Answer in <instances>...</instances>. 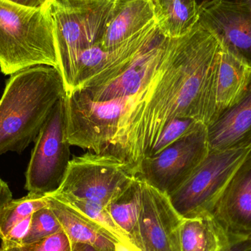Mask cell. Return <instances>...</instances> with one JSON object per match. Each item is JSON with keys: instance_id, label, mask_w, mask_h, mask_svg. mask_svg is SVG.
<instances>
[{"instance_id": "18", "label": "cell", "mask_w": 251, "mask_h": 251, "mask_svg": "<svg viewBox=\"0 0 251 251\" xmlns=\"http://www.w3.org/2000/svg\"><path fill=\"white\" fill-rule=\"evenodd\" d=\"M231 242L211 214L183 219L180 228L181 251H223Z\"/></svg>"}, {"instance_id": "33", "label": "cell", "mask_w": 251, "mask_h": 251, "mask_svg": "<svg viewBox=\"0 0 251 251\" xmlns=\"http://www.w3.org/2000/svg\"><path fill=\"white\" fill-rule=\"evenodd\" d=\"M238 1H243V2L246 3L248 5L250 6L251 7V0H238Z\"/></svg>"}, {"instance_id": "2", "label": "cell", "mask_w": 251, "mask_h": 251, "mask_svg": "<svg viewBox=\"0 0 251 251\" xmlns=\"http://www.w3.org/2000/svg\"><path fill=\"white\" fill-rule=\"evenodd\" d=\"M65 96L57 68L40 65L10 75L0 98V156L22 153L34 143Z\"/></svg>"}, {"instance_id": "27", "label": "cell", "mask_w": 251, "mask_h": 251, "mask_svg": "<svg viewBox=\"0 0 251 251\" xmlns=\"http://www.w3.org/2000/svg\"><path fill=\"white\" fill-rule=\"evenodd\" d=\"M229 246L223 251H249L251 249V238L231 237Z\"/></svg>"}, {"instance_id": "23", "label": "cell", "mask_w": 251, "mask_h": 251, "mask_svg": "<svg viewBox=\"0 0 251 251\" xmlns=\"http://www.w3.org/2000/svg\"><path fill=\"white\" fill-rule=\"evenodd\" d=\"M203 126L204 124L195 119H176L171 121L164 127L159 138L145 157L158 154L177 140L200 129Z\"/></svg>"}, {"instance_id": "9", "label": "cell", "mask_w": 251, "mask_h": 251, "mask_svg": "<svg viewBox=\"0 0 251 251\" xmlns=\"http://www.w3.org/2000/svg\"><path fill=\"white\" fill-rule=\"evenodd\" d=\"M209 151L205 125L158 154L145 157L137 168V176L168 196L187 181Z\"/></svg>"}, {"instance_id": "32", "label": "cell", "mask_w": 251, "mask_h": 251, "mask_svg": "<svg viewBox=\"0 0 251 251\" xmlns=\"http://www.w3.org/2000/svg\"><path fill=\"white\" fill-rule=\"evenodd\" d=\"M72 251H97L91 246L85 244H72Z\"/></svg>"}, {"instance_id": "24", "label": "cell", "mask_w": 251, "mask_h": 251, "mask_svg": "<svg viewBox=\"0 0 251 251\" xmlns=\"http://www.w3.org/2000/svg\"><path fill=\"white\" fill-rule=\"evenodd\" d=\"M63 230L61 224L48 205L34 212L30 227L22 245L39 241Z\"/></svg>"}, {"instance_id": "25", "label": "cell", "mask_w": 251, "mask_h": 251, "mask_svg": "<svg viewBox=\"0 0 251 251\" xmlns=\"http://www.w3.org/2000/svg\"><path fill=\"white\" fill-rule=\"evenodd\" d=\"M22 248L24 251H72V243L63 230Z\"/></svg>"}, {"instance_id": "17", "label": "cell", "mask_w": 251, "mask_h": 251, "mask_svg": "<svg viewBox=\"0 0 251 251\" xmlns=\"http://www.w3.org/2000/svg\"><path fill=\"white\" fill-rule=\"evenodd\" d=\"M156 19L155 0H122L101 41L111 50L143 30Z\"/></svg>"}, {"instance_id": "6", "label": "cell", "mask_w": 251, "mask_h": 251, "mask_svg": "<svg viewBox=\"0 0 251 251\" xmlns=\"http://www.w3.org/2000/svg\"><path fill=\"white\" fill-rule=\"evenodd\" d=\"M130 97L109 101L93 100L85 91L66 94V137L71 146L88 151L106 153L128 110Z\"/></svg>"}, {"instance_id": "19", "label": "cell", "mask_w": 251, "mask_h": 251, "mask_svg": "<svg viewBox=\"0 0 251 251\" xmlns=\"http://www.w3.org/2000/svg\"><path fill=\"white\" fill-rule=\"evenodd\" d=\"M155 10L161 33L166 38H179L199 22L201 4L196 0H155Z\"/></svg>"}, {"instance_id": "29", "label": "cell", "mask_w": 251, "mask_h": 251, "mask_svg": "<svg viewBox=\"0 0 251 251\" xmlns=\"http://www.w3.org/2000/svg\"><path fill=\"white\" fill-rule=\"evenodd\" d=\"M15 4L30 7L34 9H41L47 7L51 0H8Z\"/></svg>"}, {"instance_id": "14", "label": "cell", "mask_w": 251, "mask_h": 251, "mask_svg": "<svg viewBox=\"0 0 251 251\" xmlns=\"http://www.w3.org/2000/svg\"><path fill=\"white\" fill-rule=\"evenodd\" d=\"M209 151L251 149V81L241 100L207 126Z\"/></svg>"}, {"instance_id": "31", "label": "cell", "mask_w": 251, "mask_h": 251, "mask_svg": "<svg viewBox=\"0 0 251 251\" xmlns=\"http://www.w3.org/2000/svg\"><path fill=\"white\" fill-rule=\"evenodd\" d=\"M0 251H24L22 246L1 242Z\"/></svg>"}, {"instance_id": "11", "label": "cell", "mask_w": 251, "mask_h": 251, "mask_svg": "<svg viewBox=\"0 0 251 251\" xmlns=\"http://www.w3.org/2000/svg\"><path fill=\"white\" fill-rule=\"evenodd\" d=\"M199 22L215 31L251 67V7L238 0H209L201 4Z\"/></svg>"}, {"instance_id": "10", "label": "cell", "mask_w": 251, "mask_h": 251, "mask_svg": "<svg viewBox=\"0 0 251 251\" xmlns=\"http://www.w3.org/2000/svg\"><path fill=\"white\" fill-rule=\"evenodd\" d=\"M141 181L143 200L137 249L140 251H181L180 228L183 218L167 195Z\"/></svg>"}, {"instance_id": "26", "label": "cell", "mask_w": 251, "mask_h": 251, "mask_svg": "<svg viewBox=\"0 0 251 251\" xmlns=\"http://www.w3.org/2000/svg\"><path fill=\"white\" fill-rule=\"evenodd\" d=\"M31 218L32 216L28 217L22 222L16 224L7 234V237L1 240V242L11 243V244L19 245L22 246L24 239L26 237L29 231L31 224Z\"/></svg>"}, {"instance_id": "13", "label": "cell", "mask_w": 251, "mask_h": 251, "mask_svg": "<svg viewBox=\"0 0 251 251\" xmlns=\"http://www.w3.org/2000/svg\"><path fill=\"white\" fill-rule=\"evenodd\" d=\"M170 40L160 32L119 75L104 85L85 92L97 101L136 95L146 88L157 70Z\"/></svg>"}, {"instance_id": "1", "label": "cell", "mask_w": 251, "mask_h": 251, "mask_svg": "<svg viewBox=\"0 0 251 251\" xmlns=\"http://www.w3.org/2000/svg\"><path fill=\"white\" fill-rule=\"evenodd\" d=\"M218 35L200 22L179 38H171L146 88L133 96L107 153L138 168L164 127L176 119L210 125L221 59Z\"/></svg>"}, {"instance_id": "22", "label": "cell", "mask_w": 251, "mask_h": 251, "mask_svg": "<svg viewBox=\"0 0 251 251\" xmlns=\"http://www.w3.org/2000/svg\"><path fill=\"white\" fill-rule=\"evenodd\" d=\"M51 196L60 199L62 201L65 202L69 206H72L76 210L86 215L94 222L100 224L106 231L111 234L118 241L131 243L123 230L115 222L108 209L105 206L95 202L77 199L72 196H63V195L55 194V193L51 194Z\"/></svg>"}, {"instance_id": "20", "label": "cell", "mask_w": 251, "mask_h": 251, "mask_svg": "<svg viewBox=\"0 0 251 251\" xmlns=\"http://www.w3.org/2000/svg\"><path fill=\"white\" fill-rule=\"evenodd\" d=\"M142 200V181L137 176L131 187L107 207L115 222L126 234L130 242L137 248Z\"/></svg>"}, {"instance_id": "21", "label": "cell", "mask_w": 251, "mask_h": 251, "mask_svg": "<svg viewBox=\"0 0 251 251\" xmlns=\"http://www.w3.org/2000/svg\"><path fill=\"white\" fill-rule=\"evenodd\" d=\"M47 206V199L43 196L28 193L19 199H12L0 212V238L4 240L9 231L19 223L41 208Z\"/></svg>"}, {"instance_id": "30", "label": "cell", "mask_w": 251, "mask_h": 251, "mask_svg": "<svg viewBox=\"0 0 251 251\" xmlns=\"http://www.w3.org/2000/svg\"><path fill=\"white\" fill-rule=\"evenodd\" d=\"M115 251H140L132 243H116Z\"/></svg>"}, {"instance_id": "12", "label": "cell", "mask_w": 251, "mask_h": 251, "mask_svg": "<svg viewBox=\"0 0 251 251\" xmlns=\"http://www.w3.org/2000/svg\"><path fill=\"white\" fill-rule=\"evenodd\" d=\"M212 215L228 236L251 238V151L233 174Z\"/></svg>"}, {"instance_id": "15", "label": "cell", "mask_w": 251, "mask_h": 251, "mask_svg": "<svg viewBox=\"0 0 251 251\" xmlns=\"http://www.w3.org/2000/svg\"><path fill=\"white\" fill-rule=\"evenodd\" d=\"M221 43L212 123L241 100L251 81V67L249 63L221 39Z\"/></svg>"}, {"instance_id": "35", "label": "cell", "mask_w": 251, "mask_h": 251, "mask_svg": "<svg viewBox=\"0 0 251 251\" xmlns=\"http://www.w3.org/2000/svg\"><path fill=\"white\" fill-rule=\"evenodd\" d=\"M249 251H251V249H250V250H249Z\"/></svg>"}, {"instance_id": "28", "label": "cell", "mask_w": 251, "mask_h": 251, "mask_svg": "<svg viewBox=\"0 0 251 251\" xmlns=\"http://www.w3.org/2000/svg\"><path fill=\"white\" fill-rule=\"evenodd\" d=\"M13 199V193L8 184L0 178V212L6 204Z\"/></svg>"}, {"instance_id": "3", "label": "cell", "mask_w": 251, "mask_h": 251, "mask_svg": "<svg viewBox=\"0 0 251 251\" xmlns=\"http://www.w3.org/2000/svg\"><path fill=\"white\" fill-rule=\"evenodd\" d=\"M122 0H51L58 69L66 94L76 85L82 51L101 43Z\"/></svg>"}, {"instance_id": "16", "label": "cell", "mask_w": 251, "mask_h": 251, "mask_svg": "<svg viewBox=\"0 0 251 251\" xmlns=\"http://www.w3.org/2000/svg\"><path fill=\"white\" fill-rule=\"evenodd\" d=\"M46 199L72 244L88 245L97 251H115L119 242L100 224L51 195Z\"/></svg>"}, {"instance_id": "34", "label": "cell", "mask_w": 251, "mask_h": 251, "mask_svg": "<svg viewBox=\"0 0 251 251\" xmlns=\"http://www.w3.org/2000/svg\"><path fill=\"white\" fill-rule=\"evenodd\" d=\"M200 4H203V3L206 2V1H209V0H196Z\"/></svg>"}, {"instance_id": "4", "label": "cell", "mask_w": 251, "mask_h": 251, "mask_svg": "<svg viewBox=\"0 0 251 251\" xmlns=\"http://www.w3.org/2000/svg\"><path fill=\"white\" fill-rule=\"evenodd\" d=\"M40 65L58 69L50 5L34 9L0 0L1 73L10 76Z\"/></svg>"}, {"instance_id": "7", "label": "cell", "mask_w": 251, "mask_h": 251, "mask_svg": "<svg viewBox=\"0 0 251 251\" xmlns=\"http://www.w3.org/2000/svg\"><path fill=\"white\" fill-rule=\"evenodd\" d=\"M251 149L209 151L187 181L168 196L183 219L212 215L231 176Z\"/></svg>"}, {"instance_id": "5", "label": "cell", "mask_w": 251, "mask_h": 251, "mask_svg": "<svg viewBox=\"0 0 251 251\" xmlns=\"http://www.w3.org/2000/svg\"><path fill=\"white\" fill-rule=\"evenodd\" d=\"M137 178V168L132 164L110 153L87 151L71 159L63 182L54 193L107 207Z\"/></svg>"}, {"instance_id": "8", "label": "cell", "mask_w": 251, "mask_h": 251, "mask_svg": "<svg viewBox=\"0 0 251 251\" xmlns=\"http://www.w3.org/2000/svg\"><path fill=\"white\" fill-rule=\"evenodd\" d=\"M64 97L57 103L34 142L25 171V189L30 194L46 197L55 193L67 171L71 146L66 137Z\"/></svg>"}]
</instances>
